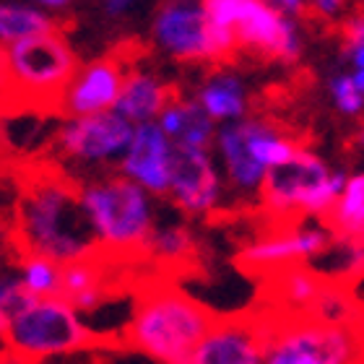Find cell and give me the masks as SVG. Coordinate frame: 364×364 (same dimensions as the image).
<instances>
[{
	"label": "cell",
	"mask_w": 364,
	"mask_h": 364,
	"mask_svg": "<svg viewBox=\"0 0 364 364\" xmlns=\"http://www.w3.org/2000/svg\"><path fill=\"white\" fill-rule=\"evenodd\" d=\"M14 240L21 258L37 255L58 266L107 252L81 200V182L50 164H29L18 175Z\"/></svg>",
	"instance_id": "1"
},
{
	"label": "cell",
	"mask_w": 364,
	"mask_h": 364,
	"mask_svg": "<svg viewBox=\"0 0 364 364\" xmlns=\"http://www.w3.org/2000/svg\"><path fill=\"white\" fill-rule=\"evenodd\" d=\"M213 315L167 279H146L133 299L125 346L144 351L161 364H185L203 336L211 331Z\"/></svg>",
	"instance_id": "2"
},
{
	"label": "cell",
	"mask_w": 364,
	"mask_h": 364,
	"mask_svg": "<svg viewBox=\"0 0 364 364\" xmlns=\"http://www.w3.org/2000/svg\"><path fill=\"white\" fill-rule=\"evenodd\" d=\"M6 114L60 112V99L78 60L60 31L21 39L3 50Z\"/></svg>",
	"instance_id": "3"
},
{
	"label": "cell",
	"mask_w": 364,
	"mask_h": 364,
	"mask_svg": "<svg viewBox=\"0 0 364 364\" xmlns=\"http://www.w3.org/2000/svg\"><path fill=\"white\" fill-rule=\"evenodd\" d=\"M81 200L107 252L122 260L146 255L154 235V213L141 185L125 175H107L81 182Z\"/></svg>",
	"instance_id": "4"
},
{
	"label": "cell",
	"mask_w": 364,
	"mask_h": 364,
	"mask_svg": "<svg viewBox=\"0 0 364 364\" xmlns=\"http://www.w3.org/2000/svg\"><path fill=\"white\" fill-rule=\"evenodd\" d=\"M263 364H362V326H328L307 315L260 310Z\"/></svg>",
	"instance_id": "5"
},
{
	"label": "cell",
	"mask_w": 364,
	"mask_h": 364,
	"mask_svg": "<svg viewBox=\"0 0 364 364\" xmlns=\"http://www.w3.org/2000/svg\"><path fill=\"white\" fill-rule=\"evenodd\" d=\"M346 175L331 172L310 149H299L289 164L271 169L260 188V203L279 224L299 219H326L343 193Z\"/></svg>",
	"instance_id": "6"
},
{
	"label": "cell",
	"mask_w": 364,
	"mask_h": 364,
	"mask_svg": "<svg viewBox=\"0 0 364 364\" xmlns=\"http://www.w3.org/2000/svg\"><path fill=\"white\" fill-rule=\"evenodd\" d=\"M8 343L11 351L39 362L58 354L84 351L94 346H105V338L81 318L60 296L31 299L23 310L8 320Z\"/></svg>",
	"instance_id": "7"
},
{
	"label": "cell",
	"mask_w": 364,
	"mask_h": 364,
	"mask_svg": "<svg viewBox=\"0 0 364 364\" xmlns=\"http://www.w3.org/2000/svg\"><path fill=\"white\" fill-rule=\"evenodd\" d=\"M133 125L120 114L102 112L91 117H73L58 130L55 149L60 159H70L81 167H99L114 159H125L133 141Z\"/></svg>",
	"instance_id": "8"
},
{
	"label": "cell",
	"mask_w": 364,
	"mask_h": 364,
	"mask_svg": "<svg viewBox=\"0 0 364 364\" xmlns=\"http://www.w3.org/2000/svg\"><path fill=\"white\" fill-rule=\"evenodd\" d=\"M266 338L258 312L227 315L213 320L185 364H263Z\"/></svg>",
	"instance_id": "9"
},
{
	"label": "cell",
	"mask_w": 364,
	"mask_h": 364,
	"mask_svg": "<svg viewBox=\"0 0 364 364\" xmlns=\"http://www.w3.org/2000/svg\"><path fill=\"white\" fill-rule=\"evenodd\" d=\"M154 37L169 55L180 60H219L205 6H193V3L161 6L154 18Z\"/></svg>",
	"instance_id": "10"
},
{
	"label": "cell",
	"mask_w": 364,
	"mask_h": 364,
	"mask_svg": "<svg viewBox=\"0 0 364 364\" xmlns=\"http://www.w3.org/2000/svg\"><path fill=\"white\" fill-rule=\"evenodd\" d=\"M237 47L260 53L273 60L294 63L302 53L296 21L284 16L276 6L247 0L242 18L237 23Z\"/></svg>",
	"instance_id": "11"
},
{
	"label": "cell",
	"mask_w": 364,
	"mask_h": 364,
	"mask_svg": "<svg viewBox=\"0 0 364 364\" xmlns=\"http://www.w3.org/2000/svg\"><path fill=\"white\" fill-rule=\"evenodd\" d=\"M125 86L122 60L117 55L99 58L76 70L70 78L68 89L60 99V112L73 117H91V114L114 112V105L120 99V91Z\"/></svg>",
	"instance_id": "12"
},
{
	"label": "cell",
	"mask_w": 364,
	"mask_h": 364,
	"mask_svg": "<svg viewBox=\"0 0 364 364\" xmlns=\"http://www.w3.org/2000/svg\"><path fill=\"white\" fill-rule=\"evenodd\" d=\"M169 196L188 213H208L221 198V180L208 151L172 146Z\"/></svg>",
	"instance_id": "13"
},
{
	"label": "cell",
	"mask_w": 364,
	"mask_h": 364,
	"mask_svg": "<svg viewBox=\"0 0 364 364\" xmlns=\"http://www.w3.org/2000/svg\"><path fill=\"white\" fill-rule=\"evenodd\" d=\"M122 172L128 180L141 185L149 193L164 196L172 180V144L159 128V122L136 125L128 154L122 159Z\"/></svg>",
	"instance_id": "14"
},
{
	"label": "cell",
	"mask_w": 364,
	"mask_h": 364,
	"mask_svg": "<svg viewBox=\"0 0 364 364\" xmlns=\"http://www.w3.org/2000/svg\"><path fill=\"white\" fill-rule=\"evenodd\" d=\"M172 102H177V94L167 84H161L159 78L151 73H130L125 78V86L120 91V99L114 105V114H120L122 120L130 125H144L161 117Z\"/></svg>",
	"instance_id": "15"
},
{
	"label": "cell",
	"mask_w": 364,
	"mask_h": 364,
	"mask_svg": "<svg viewBox=\"0 0 364 364\" xmlns=\"http://www.w3.org/2000/svg\"><path fill=\"white\" fill-rule=\"evenodd\" d=\"M159 128L169 138L175 149H196V151H208V144L213 138V120L203 112L198 102H172L161 112Z\"/></svg>",
	"instance_id": "16"
},
{
	"label": "cell",
	"mask_w": 364,
	"mask_h": 364,
	"mask_svg": "<svg viewBox=\"0 0 364 364\" xmlns=\"http://www.w3.org/2000/svg\"><path fill=\"white\" fill-rule=\"evenodd\" d=\"M219 151L224 156V167H227L232 185L242 193H260L268 172L252 159L247 141H245L242 120L229 122L219 130Z\"/></svg>",
	"instance_id": "17"
},
{
	"label": "cell",
	"mask_w": 364,
	"mask_h": 364,
	"mask_svg": "<svg viewBox=\"0 0 364 364\" xmlns=\"http://www.w3.org/2000/svg\"><path fill=\"white\" fill-rule=\"evenodd\" d=\"M242 130H245V141H247V149H250L252 159L258 161L266 172L289 164V161L296 156V151L302 149L296 141L284 136V133H281L276 125H271V122L242 120Z\"/></svg>",
	"instance_id": "18"
},
{
	"label": "cell",
	"mask_w": 364,
	"mask_h": 364,
	"mask_svg": "<svg viewBox=\"0 0 364 364\" xmlns=\"http://www.w3.org/2000/svg\"><path fill=\"white\" fill-rule=\"evenodd\" d=\"M146 258L156 260L161 271L182 273L190 260H196V240L182 224H169V227L154 229Z\"/></svg>",
	"instance_id": "19"
},
{
	"label": "cell",
	"mask_w": 364,
	"mask_h": 364,
	"mask_svg": "<svg viewBox=\"0 0 364 364\" xmlns=\"http://www.w3.org/2000/svg\"><path fill=\"white\" fill-rule=\"evenodd\" d=\"M60 31V23L42 8L0 6V50H8L21 39Z\"/></svg>",
	"instance_id": "20"
},
{
	"label": "cell",
	"mask_w": 364,
	"mask_h": 364,
	"mask_svg": "<svg viewBox=\"0 0 364 364\" xmlns=\"http://www.w3.org/2000/svg\"><path fill=\"white\" fill-rule=\"evenodd\" d=\"M326 221L336 235L341 237H364V172L346 177L343 193L336 200L333 211Z\"/></svg>",
	"instance_id": "21"
},
{
	"label": "cell",
	"mask_w": 364,
	"mask_h": 364,
	"mask_svg": "<svg viewBox=\"0 0 364 364\" xmlns=\"http://www.w3.org/2000/svg\"><path fill=\"white\" fill-rule=\"evenodd\" d=\"M198 105L203 107V112L211 120L240 122V117L245 114V89L240 84V78L229 76V73L216 76L211 84L203 86Z\"/></svg>",
	"instance_id": "22"
},
{
	"label": "cell",
	"mask_w": 364,
	"mask_h": 364,
	"mask_svg": "<svg viewBox=\"0 0 364 364\" xmlns=\"http://www.w3.org/2000/svg\"><path fill=\"white\" fill-rule=\"evenodd\" d=\"M21 284L31 296L37 299H47V296H60V284H63V266L53 263L47 258H29L21 260Z\"/></svg>",
	"instance_id": "23"
},
{
	"label": "cell",
	"mask_w": 364,
	"mask_h": 364,
	"mask_svg": "<svg viewBox=\"0 0 364 364\" xmlns=\"http://www.w3.org/2000/svg\"><path fill=\"white\" fill-rule=\"evenodd\" d=\"M331 94H333L336 107L343 114H359L364 109V97L362 91L357 89L354 78L351 76H336L331 81Z\"/></svg>",
	"instance_id": "24"
},
{
	"label": "cell",
	"mask_w": 364,
	"mask_h": 364,
	"mask_svg": "<svg viewBox=\"0 0 364 364\" xmlns=\"http://www.w3.org/2000/svg\"><path fill=\"white\" fill-rule=\"evenodd\" d=\"M341 34L346 45H364V11H354L349 18H343Z\"/></svg>",
	"instance_id": "25"
},
{
	"label": "cell",
	"mask_w": 364,
	"mask_h": 364,
	"mask_svg": "<svg viewBox=\"0 0 364 364\" xmlns=\"http://www.w3.org/2000/svg\"><path fill=\"white\" fill-rule=\"evenodd\" d=\"M341 3H336V0H318L315 6H312V11L318 16H326V18H336V16L341 14Z\"/></svg>",
	"instance_id": "26"
},
{
	"label": "cell",
	"mask_w": 364,
	"mask_h": 364,
	"mask_svg": "<svg viewBox=\"0 0 364 364\" xmlns=\"http://www.w3.org/2000/svg\"><path fill=\"white\" fill-rule=\"evenodd\" d=\"M8 315L0 310V357H6L8 351H11V343H8Z\"/></svg>",
	"instance_id": "27"
},
{
	"label": "cell",
	"mask_w": 364,
	"mask_h": 364,
	"mask_svg": "<svg viewBox=\"0 0 364 364\" xmlns=\"http://www.w3.org/2000/svg\"><path fill=\"white\" fill-rule=\"evenodd\" d=\"M346 53L354 70H364V45H346Z\"/></svg>",
	"instance_id": "28"
},
{
	"label": "cell",
	"mask_w": 364,
	"mask_h": 364,
	"mask_svg": "<svg viewBox=\"0 0 364 364\" xmlns=\"http://www.w3.org/2000/svg\"><path fill=\"white\" fill-rule=\"evenodd\" d=\"M349 291H351V296H354V302H357L359 312L364 315V276H359V279L351 284Z\"/></svg>",
	"instance_id": "29"
},
{
	"label": "cell",
	"mask_w": 364,
	"mask_h": 364,
	"mask_svg": "<svg viewBox=\"0 0 364 364\" xmlns=\"http://www.w3.org/2000/svg\"><path fill=\"white\" fill-rule=\"evenodd\" d=\"M128 8H130V3H107L105 11L109 16H120L122 11H128Z\"/></svg>",
	"instance_id": "30"
},
{
	"label": "cell",
	"mask_w": 364,
	"mask_h": 364,
	"mask_svg": "<svg viewBox=\"0 0 364 364\" xmlns=\"http://www.w3.org/2000/svg\"><path fill=\"white\" fill-rule=\"evenodd\" d=\"M354 84H357V89L362 91V97H364V70H354Z\"/></svg>",
	"instance_id": "31"
},
{
	"label": "cell",
	"mask_w": 364,
	"mask_h": 364,
	"mask_svg": "<svg viewBox=\"0 0 364 364\" xmlns=\"http://www.w3.org/2000/svg\"><path fill=\"white\" fill-rule=\"evenodd\" d=\"M6 151V128H3V120H0V154Z\"/></svg>",
	"instance_id": "32"
},
{
	"label": "cell",
	"mask_w": 364,
	"mask_h": 364,
	"mask_svg": "<svg viewBox=\"0 0 364 364\" xmlns=\"http://www.w3.org/2000/svg\"><path fill=\"white\" fill-rule=\"evenodd\" d=\"M359 141H362V146H364V125H362V133H359Z\"/></svg>",
	"instance_id": "33"
},
{
	"label": "cell",
	"mask_w": 364,
	"mask_h": 364,
	"mask_svg": "<svg viewBox=\"0 0 364 364\" xmlns=\"http://www.w3.org/2000/svg\"><path fill=\"white\" fill-rule=\"evenodd\" d=\"M362 338H364V326H362ZM362 364H364V357H362Z\"/></svg>",
	"instance_id": "34"
}]
</instances>
